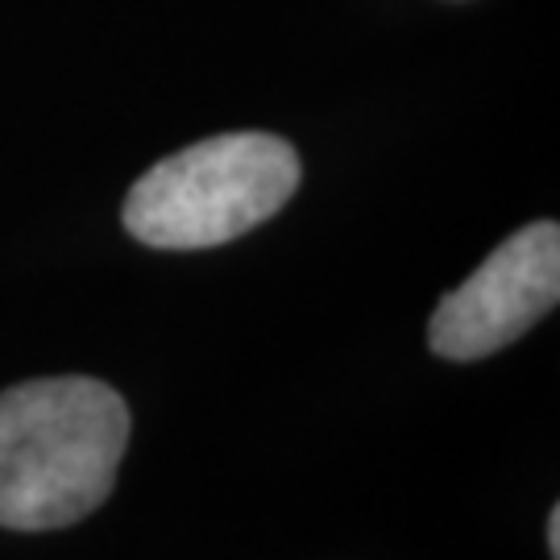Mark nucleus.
<instances>
[{"label": "nucleus", "mask_w": 560, "mask_h": 560, "mask_svg": "<svg viewBox=\"0 0 560 560\" xmlns=\"http://www.w3.org/2000/svg\"><path fill=\"white\" fill-rule=\"evenodd\" d=\"M300 187V154L275 133H221L150 166L125 229L154 249H212L270 221Z\"/></svg>", "instance_id": "obj_2"}, {"label": "nucleus", "mask_w": 560, "mask_h": 560, "mask_svg": "<svg viewBox=\"0 0 560 560\" xmlns=\"http://www.w3.org/2000/svg\"><path fill=\"white\" fill-rule=\"evenodd\" d=\"M129 444V407L101 378H34L0 390V527L59 532L88 520Z\"/></svg>", "instance_id": "obj_1"}, {"label": "nucleus", "mask_w": 560, "mask_h": 560, "mask_svg": "<svg viewBox=\"0 0 560 560\" xmlns=\"http://www.w3.org/2000/svg\"><path fill=\"white\" fill-rule=\"evenodd\" d=\"M548 557L560 560V506L548 511Z\"/></svg>", "instance_id": "obj_4"}, {"label": "nucleus", "mask_w": 560, "mask_h": 560, "mask_svg": "<svg viewBox=\"0 0 560 560\" xmlns=\"http://www.w3.org/2000/svg\"><path fill=\"white\" fill-rule=\"evenodd\" d=\"M560 300V229L527 224L502 241L428 324V345L444 361H478L520 340Z\"/></svg>", "instance_id": "obj_3"}]
</instances>
